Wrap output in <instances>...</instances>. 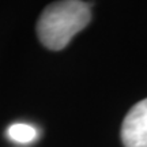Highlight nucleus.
<instances>
[{"label":"nucleus","mask_w":147,"mask_h":147,"mask_svg":"<svg viewBox=\"0 0 147 147\" xmlns=\"http://www.w3.org/2000/svg\"><path fill=\"white\" fill-rule=\"evenodd\" d=\"M90 19L91 12L87 3L78 0L56 1L42 11L37 22V34L44 47L60 51L87 26Z\"/></svg>","instance_id":"1"},{"label":"nucleus","mask_w":147,"mask_h":147,"mask_svg":"<svg viewBox=\"0 0 147 147\" xmlns=\"http://www.w3.org/2000/svg\"><path fill=\"white\" fill-rule=\"evenodd\" d=\"M121 140L124 147H147V98L135 104L125 116Z\"/></svg>","instance_id":"2"},{"label":"nucleus","mask_w":147,"mask_h":147,"mask_svg":"<svg viewBox=\"0 0 147 147\" xmlns=\"http://www.w3.org/2000/svg\"><path fill=\"white\" fill-rule=\"evenodd\" d=\"M7 135L16 143H30L37 138V129L29 124H12L7 129Z\"/></svg>","instance_id":"3"}]
</instances>
